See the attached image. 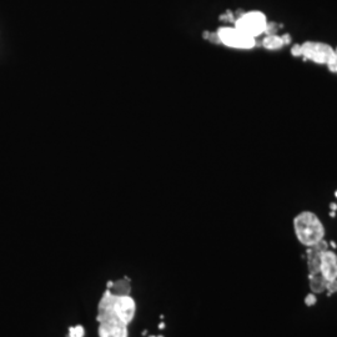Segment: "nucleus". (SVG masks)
Here are the masks:
<instances>
[{"label": "nucleus", "mask_w": 337, "mask_h": 337, "mask_svg": "<svg viewBox=\"0 0 337 337\" xmlns=\"http://www.w3.org/2000/svg\"><path fill=\"white\" fill-rule=\"evenodd\" d=\"M321 275L326 279V281L337 280V255L333 251L327 250L322 255Z\"/></svg>", "instance_id": "nucleus-7"}, {"label": "nucleus", "mask_w": 337, "mask_h": 337, "mask_svg": "<svg viewBox=\"0 0 337 337\" xmlns=\"http://www.w3.org/2000/svg\"><path fill=\"white\" fill-rule=\"evenodd\" d=\"M267 25H269V23H267L265 14L256 10L243 14V15L235 22V28H237L239 30H241L243 33L253 37L266 33Z\"/></svg>", "instance_id": "nucleus-4"}, {"label": "nucleus", "mask_w": 337, "mask_h": 337, "mask_svg": "<svg viewBox=\"0 0 337 337\" xmlns=\"http://www.w3.org/2000/svg\"><path fill=\"white\" fill-rule=\"evenodd\" d=\"M130 279L124 276L117 281H108L106 290L97 305L96 321L99 337H128V326L136 311L131 298Z\"/></svg>", "instance_id": "nucleus-1"}, {"label": "nucleus", "mask_w": 337, "mask_h": 337, "mask_svg": "<svg viewBox=\"0 0 337 337\" xmlns=\"http://www.w3.org/2000/svg\"><path fill=\"white\" fill-rule=\"evenodd\" d=\"M328 250L327 241L321 240L320 243L307 247V269H309V275H316L321 273V261L322 255Z\"/></svg>", "instance_id": "nucleus-6"}, {"label": "nucleus", "mask_w": 337, "mask_h": 337, "mask_svg": "<svg viewBox=\"0 0 337 337\" xmlns=\"http://www.w3.org/2000/svg\"><path fill=\"white\" fill-rule=\"evenodd\" d=\"M84 327L82 325H77V326H71L69 328V336L68 337H84Z\"/></svg>", "instance_id": "nucleus-10"}, {"label": "nucleus", "mask_w": 337, "mask_h": 337, "mask_svg": "<svg viewBox=\"0 0 337 337\" xmlns=\"http://www.w3.org/2000/svg\"><path fill=\"white\" fill-rule=\"evenodd\" d=\"M335 195H336V197H337V191H336V192H335Z\"/></svg>", "instance_id": "nucleus-17"}, {"label": "nucleus", "mask_w": 337, "mask_h": 337, "mask_svg": "<svg viewBox=\"0 0 337 337\" xmlns=\"http://www.w3.org/2000/svg\"><path fill=\"white\" fill-rule=\"evenodd\" d=\"M316 302H318V298H316L315 293H310V295H307L306 298H305V304H306L307 306H313V305H316Z\"/></svg>", "instance_id": "nucleus-11"}, {"label": "nucleus", "mask_w": 337, "mask_h": 337, "mask_svg": "<svg viewBox=\"0 0 337 337\" xmlns=\"http://www.w3.org/2000/svg\"><path fill=\"white\" fill-rule=\"evenodd\" d=\"M293 56H301L305 60L326 65L330 71L337 70V51L328 44L320 42H306L304 44L293 45L291 49Z\"/></svg>", "instance_id": "nucleus-2"}, {"label": "nucleus", "mask_w": 337, "mask_h": 337, "mask_svg": "<svg viewBox=\"0 0 337 337\" xmlns=\"http://www.w3.org/2000/svg\"><path fill=\"white\" fill-rule=\"evenodd\" d=\"M290 35L279 36L275 35V34H270V35H266L265 39L262 40V45H264V48L269 49V50H277V49H281L284 45L290 44Z\"/></svg>", "instance_id": "nucleus-8"}, {"label": "nucleus", "mask_w": 337, "mask_h": 337, "mask_svg": "<svg viewBox=\"0 0 337 337\" xmlns=\"http://www.w3.org/2000/svg\"><path fill=\"white\" fill-rule=\"evenodd\" d=\"M164 327H165V324H164V322H161V324L159 325V328H160V330H163Z\"/></svg>", "instance_id": "nucleus-14"}, {"label": "nucleus", "mask_w": 337, "mask_h": 337, "mask_svg": "<svg viewBox=\"0 0 337 337\" xmlns=\"http://www.w3.org/2000/svg\"><path fill=\"white\" fill-rule=\"evenodd\" d=\"M331 246H332L333 249H335V247H336V244H335V243H331Z\"/></svg>", "instance_id": "nucleus-15"}, {"label": "nucleus", "mask_w": 337, "mask_h": 337, "mask_svg": "<svg viewBox=\"0 0 337 337\" xmlns=\"http://www.w3.org/2000/svg\"><path fill=\"white\" fill-rule=\"evenodd\" d=\"M336 74H337V70H336Z\"/></svg>", "instance_id": "nucleus-18"}, {"label": "nucleus", "mask_w": 337, "mask_h": 337, "mask_svg": "<svg viewBox=\"0 0 337 337\" xmlns=\"http://www.w3.org/2000/svg\"><path fill=\"white\" fill-rule=\"evenodd\" d=\"M216 36L219 42L230 48L252 49L256 45V37L247 35L237 28H220Z\"/></svg>", "instance_id": "nucleus-5"}, {"label": "nucleus", "mask_w": 337, "mask_h": 337, "mask_svg": "<svg viewBox=\"0 0 337 337\" xmlns=\"http://www.w3.org/2000/svg\"><path fill=\"white\" fill-rule=\"evenodd\" d=\"M293 230L298 240L304 246L310 247L325 237L324 224L311 211H304L293 219Z\"/></svg>", "instance_id": "nucleus-3"}, {"label": "nucleus", "mask_w": 337, "mask_h": 337, "mask_svg": "<svg viewBox=\"0 0 337 337\" xmlns=\"http://www.w3.org/2000/svg\"><path fill=\"white\" fill-rule=\"evenodd\" d=\"M326 290L328 291V296L332 295L333 292H337V280H335V281H327Z\"/></svg>", "instance_id": "nucleus-12"}, {"label": "nucleus", "mask_w": 337, "mask_h": 337, "mask_svg": "<svg viewBox=\"0 0 337 337\" xmlns=\"http://www.w3.org/2000/svg\"><path fill=\"white\" fill-rule=\"evenodd\" d=\"M149 337H164V336H161V335H159V336H149Z\"/></svg>", "instance_id": "nucleus-16"}, {"label": "nucleus", "mask_w": 337, "mask_h": 337, "mask_svg": "<svg viewBox=\"0 0 337 337\" xmlns=\"http://www.w3.org/2000/svg\"><path fill=\"white\" fill-rule=\"evenodd\" d=\"M331 209H332L333 211H335V210H337V206H336V204H331Z\"/></svg>", "instance_id": "nucleus-13"}, {"label": "nucleus", "mask_w": 337, "mask_h": 337, "mask_svg": "<svg viewBox=\"0 0 337 337\" xmlns=\"http://www.w3.org/2000/svg\"><path fill=\"white\" fill-rule=\"evenodd\" d=\"M309 281H310V289L312 291V293H321L326 290L327 281L321 273H316V275H309Z\"/></svg>", "instance_id": "nucleus-9"}]
</instances>
